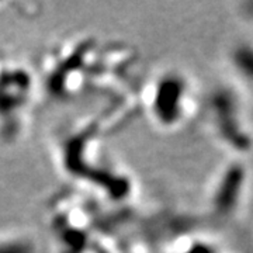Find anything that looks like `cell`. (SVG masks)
Returning a JSON list of instances; mask_svg holds the SVG:
<instances>
[{
	"label": "cell",
	"mask_w": 253,
	"mask_h": 253,
	"mask_svg": "<svg viewBox=\"0 0 253 253\" xmlns=\"http://www.w3.org/2000/svg\"><path fill=\"white\" fill-rule=\"evenodd\" d=\"M231 61L236 75L253 87V41L236 44L231 52Z\"/></svg>",
	"instance_id": "6da1fadb"
},
{
	"label": "cell",
	"mask_w": 253,
	"mask_h": 253,
	"mask_svg": "<svg viewBox=\"0 0 253 253\" xmlns=\"http://www.w3.org/2000/svg\"><path fill=\"white\" fill-rule=\"evenodd\" d=\"M242 14L248 21H253V1L249 3H245L244 10H242Z\"/></svg>",
	"instance_id": "7a4b0ae2"
}]
</instances>
